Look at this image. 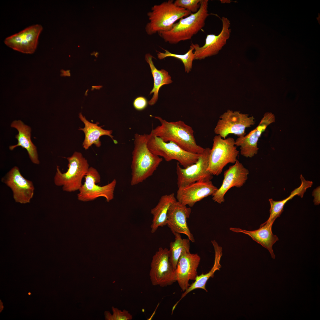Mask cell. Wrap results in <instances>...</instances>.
Returning a JSON list of instances; mask_svg holds the SVG:
<instances>
[{
    "instance_id": "obj_12",
    "label": "cell",
    "mask_w": 320,
    "mask_h": 320,
    "mask_svg": "<svg viewBox=\"0 0 320 320\" xmlns=\"http://www.w3.org/2000/svg\"><path fill=\"white\" fill-rule=\"evenodd\" d=\"M221 21L222 29L218 35H207L205 44L201 47L198 44H191L195 50L194 60H202L217 55L226 44L231 32L230 28V22L227 18L224 17H222Z\"/></svg>"
},
{
    "instance_id": "obj_15",
    "label": "cell",
    "mask_w": 320,
    "mask_h": 320,
    "mask_svg": "<svg viewBox=\"0 0 320 320\" xmlns=\"http://www.w3.org/2000/svg\"><path fill=\"white\" fill-rule=\"evenodd\" d=\"M176 199L185 205L192 207L197 202L212 194L218 188L211 180L199 181L178 188Z\"/></svg>"
},
{
    "instance_id": "obj_31",
    "label": "cell",
    "mask_w": 320,
    "mask_h": 320,
    "mask_svg": "<svg viewBox=\"0 0 320 320\" xmlns=\"http://www.w3.org/2000/svg\"><path fill=\"white\" fill-rule=\"evenodd\" d=\"M148 104V102L146 98L140 96L135 99L133 102V106L136 110L141 111L146 108Z\"/></svg>"
},
{
    "instance_id": "obj_29",
    "label": "cell",
    "mask_w": 320,
    "mask_h": 320,
    "mask_svg": "<svg viewBox=\"0 0 320 320\" xmlns=\"http://www.w3.org/2000/svg\"><path fill=\"white\" fill-rule=\"evenodd\" d=\"M113 314L109 311L104 312L105 319L106 320H131L132 319V316L129 312L124 309L121 311L117 308L112 307Z\"/></svg>"
},
{
    "instance_id": "obj_21",
    "label": "cell",
    "mask_w": 320,
    "mask_h": 320,
    "mask_svg": "<svg viewBox=\"0 0 320 320\" xmlns=\"http://www.w3.org/2000/svg\"><path fill=\"white\" fill-rule=\"evenodd\" d=\"M11 127L16 129L18 133L15 136L18 140L17 144L10 146L9 149L13 150L17 147L20 146L27 150L30 159L33 164H39L40 161L38 159L36 147L33 143L31 139V127L20 120L13 121L11 124Z\"/></svg>"
},
{
    "instance_id": "obj_10",
    "label": "cell",
    "mask_w": 320,
    "mask_h": 320,
    "mask_svg": "<svg viewBox=\"0 0 320 320\" xmlns=\"http://www.w3.org/2000/svg\"><path fill=\"white\" fill-rule=\"evenodd\" d=\"M214 129V132L223 139L233 134L241 137L246 135L245 129L255 124L253 116L239 111L228 110L221 115Z\"/></svg>"
},
{
    "instance_id": "obj_19",
    "label": "cell",
    "mask_w": 320,
    "mask_h": 320,
    "mask_svg": "<svg viewBox=\"0 0 320 320\" xmlns=\"http://www.w3.org/2000/svg\"><path fill=\"white\" fill-rule=\"evenodd\" d=\"M191 212L190 207H187L177 200L172 204L169 209L167 225L174 234L175 233L185 234L190 241L194 242L195 239L187 222Z\"/></svg>"
},
{
    "instance_id": "obj_2",
    "label": "cell",
    "mask_w": 320,
    "mask_h": 320,
    "mask_svg": "<svg viewBox=\"0 0 320 320\" xmlns=\"http://www.w3.org/2000/svg\"><path fill=\"white\" fill-rule=\"evenodd\" d=\"M161 124L153 129L151 132L166 142L171 141L183 150L189 152L201 153L203 148L198 145L194 135L192 128L183 121L169 122L160 117H154Z\"/></svg>"
},
{
    "instance_id": "obj_6",
    "label": "cell",
    "mask_w": 320,
    "mask_h": 320,
    "mask_svg": "<svg viewBox=\"0 0 320 320\" xmlns=\"http://www.w3.org/2000/svg\"><path fill=\"white\" fill-rule=\"evenodd\" d=\"M239 153L233 138L229 137L224 139L216 135L213 138L211 149L208 171L213 175H219L228 164L236 162Z\"/></svg>"
},
{
    "instance_id": "obj_26",
    "label": "cell",
    "mask_w": 320,
    "mask_h": 320,
    "mask_svg": "<svg viewBox=\"0 0 320 320\" xmlns=\"http://www.w3.org/2000/svg\"><path fill=\"white\" fill-rule=\"evenodd\" d=\"M153 58L150 53L146 54L145 55V60L149 65L154 80L153 88L150 93V95L153 93V95L148 102L150 105H154L157 102L160 88L163 85L172 82L171 77L167 71L163 69L159 70L155 67L152 60Z\"/></svg>"
},
{
    "instance_id": "obj_22",
    "label": "cell",
    "mask_w": 320,
    "mask_h": 320,
    "mask_svg": "<svg viewBox=\"0 0 320 320\" xmlns=\"http://www.w3.org/2000/svg\"><path fill=\"white\" fill-rule=\"evenodd\" d=\"M79 117L84 124L83 128H80L79 130L82 131L85 134L83 146L85 150L88 149L93 144L95 145L97 147H100L101 145L100 138L103 135L109 136L115 144L117 143L112 135V130L103 129L102 126L98 125L99 124L98 122L94 123L89 122L81 113H79Z\"/></svg>"
},
{
    "instance_id": "obj_1",
    "label": "cell",
    "mask_w": 320,
    "mask_h": 320,
    "mask_svg": "<svg viewBox=\"0 0 320 320\" xmlns=\"http://www.w3.org/2000/svg\"><path fill=\"white\" fill-rule=\"evenodd\" d=\"M149 134L136 133L131 164V185L134 186L143 182L152 176L162 161L163 159L152 153L147 143Z\"/></svg>"
},
{
    "instance_id": "obj_23",
    "label": "cell",
    "mask_w": 320,
    "mask_h": 320,
    "mask_svg": "<svg viewBox=\"0 0 320 320\" xmlns=\"http://www.w3.org/2000/svg\"><path fill=\"white\" fill-rule=\"evenodd\" d=\"M177 200L174 193L165 194L161 197L156 205L151 209V213L153 216L151 225L152 233H154L159 227L167 225L169 209L172 204Z\"/></svg>"
},
{
    "instance_id": "obj_4",
    "label": "cell",
    "mask_w": 320,
    "mask_h": 320,
    "mask_svg": "<svg viewBox=\"0 0 320 320\" xmlns=\"http://www.w3.org/2000/svg\"><path fill=\"white\" fill-rule=\"evenodd\" d=\"M191 13L176 6L173 0L155 5L147 13L149 22L145 25V31L148 35H152L159 32L169 31L177 20Z\"/></svg>"
},
{
    "instance_id": "obj_3",
    "label": "cell",
    "mask_w": 320,
    "mask_h": 320,
    "mask_svg": "<svg viewBox=\"0 0 320 320\" xmlns=\"http://www.w3.org/2000/svg\"><path fill=\"white\" fill-rule=\"evenodd\" d=\"M208 4V0H201L197 12L180 19L170 31L158 33L165 42L171 44L191 39L205 25V20L209 15Z\"/></svg>"
},
{
    "instance_id": "obj_11",
    "label": "cell",
    "mask_w": 320,
    "mask_h": 320,
    "mask_svg": "<svg viewBox=\"0 0 320 320\" xmlns=\"http://www.w3.org/2000/svg\"><path fill=\"white\" fill-rule=\"evenodd\" d=\"M210 151L209 148H205L197 161L186 168H182L177 163L178 188L199 181L211 180L213 175L207 169Z\"/></svg>"
},
{
    "instance_id": "obj_5",
    "label": "cell",
    "mask_w": 320,
    "mask_h": 320,
    "mask_svg": "<svg viewBox=\"0 0 320 320\" xmlns=\"http://www.w3.org/2000/svg\"><path fill=\"white\" fill-rule=\"evenodd\" d=\"M67 159L68 162L67 171L62 172L57 166L54 180L55 185L62 186L64 191L70 192L79 190L82 185V179L88 170L89 164L79 152H75Z\"/></svg>"
},
{
    "instance_id": "obj_13",
    "label": "cell",
    "mask_w": 320,
    "mask_h": 320,
    "mask_svg": "<svg viewBox=\"0 0 320 320\" xmlns=\"http://www.w3.org/2000/svg\"><path fill=\"white\" fill-rule=\"evenodd\" d=\"M1 181L11 189L16 202L28 203L33 197L35 188L33 182L25 178L17 166L7 172L1 178Z\"/></svg>"
},
{
    "instance_id": "obj_25",
    "label": "cell",
    "mask_w": 320,
    "mask_h": 320,
    "mask_svg": "<svg viewBox=\"0 0 320 320\" xmlns=\"http://www.w3.org/2000/svg\"><path fill=\"white\" fill-rule=\"evenodd\" d=\"M300 178L301 183L300 186L293 190L287 198L278 201H274L272 199H269L271 205L270 215L267 222L273 224L275 220L280 216L284 210V205L288 201L296 195L303 198L307 189L311 187L313 184L312 181L306 180L301 175Z\"/></svg>"
},
{
    "instance_id": "obj_32",
    "label": "cell",
    "mask_w": 320,
    "mask_h": 320,
    "mask_svg": "<svg viewBox=\"0 0 320 320\" xmlns=\"http://www.w3.org/2000/svg\"><path fill=\"white\" fill-rule=\"evenodd\" d=\"M312 195L314 197L313 202L316 205L320 204V187H318L313 191Z\"/></svg>"
},
{
    "instance_id": "obj_14",
    "label": "cell",
    "mask_w": 320,
    "mask_h": 320,
    "mask_svg": "<svg viewBox=\"0 0 320 320\" xmlns=\"http://www.w3.org/2000/svg\"><path fill=\"white\" fill-rule=\"evenodd\" d=\"M43 29L40 24L31 25L6 37L4 43L14 50L24 53L32 54L36 49L39 37Z\"/></svg>"
},
{
    "instance_id": "obj_20",
    "label": "cell",
    "mask_w": 320,
    "mask_h": 320,
    "mask_svg": "<svg viewBox=\"0 0 320 320\" xmlns=\"http://www.w3.org/2000/svg\"><path fill=\"white\" fill-rule=\"evenodd\" d=\"M273 224L266 221L262 224L256 230L248 231L239 228H231L230 230L236 233H242L248 235L252 239L269 252L272 257L274 259L275 255L273 250V245L279 240L278 237L274 235L272 231Z\"/></svg>"
},
{
    "instance_id": "obj_24",
    "label": "cell",
    "mask_w": 320,
    "mask_h": 320,
    "mask_svg": "<svg viewBox=\"0 0 320 320\" xmlns=\"http://www.w3.org/2000/svg\"><path fill=\"white\" fill-rule=\"evenodd\" d=\"M212 245L214 249L215 254L213 266L208 273L205 274L202 273L196 276L194 281L190 285L187 290L184 292L181 295L180 299L173 306L172 310V311H174L180 300L191 292L198 289H203L206 292L207 291L206 288V284L207 281L210 277H213L215 271L217 270H219L220 268L221 267L220 264V260L222 255V247L219 246L217 242L213 243Z\"/></svg>"
},
{
    "instance_id": "obj_18",
    "label": "cell",
    "mask_w": 320,
    "mask_h": 320,
    "mask_svg": "<svg viewBox=\"0 0 320 320\" xmlns=\"http://www.w3.org/2000/svg\"><path fill=\"white\" fill-rule=\"evenodd\" d=\"M200 260L197 254L191 253L186 250L183 252L179 258L176 269L177 281L183 292L190 286V280L194 281L198 276L197 270Z\"/></svg>"
},
{
    "instance_id": "obj_30",
    "label": "cell",
    "mask_w": 320,
    "mask_h": 320,
    "mask_svg": "<svg viewBox=\"0 0 320 320\" xmlns=\"http://www.w3.org/2000/svg\"><path fill=\"white\" fill-rule=\"evenodd\" d=\"M201 0H176L174 1L176 6L183 8L192 13L198 12L200 7Z\"/></svg>"
},
{
    "instance_id": "obj_9",
    "label": "cell",
    "mask_w": 320,
    "mask_h": 320,
    "mask_svg": "<svg viewBox=\"0 0 320 320\" xmlns=\"http://www.w3.org/2000/svg\"><path fill=\"white\" fill-rule=\"evenodd\" d=\"M85 177V182L79 190V192L77 194L79 200L88 201L103 197L109 202L113 199L114 191L117 183L116 179L104 186L96 184V183L100 182L101 177L97 170L92 167L89 168Z\"/></svg>"
},
{
    "instance_id": "obj_8",
    "label": "cell",
    "mask_w": 320,
    "mask_h": 320,
    "mask_svg": "<svg viewBox=\"0 0 320 320\" xmlns=\"http://www.w3.org/2000/svg\"><path fill=\"white\" fill-rule=\"evenodd\" d=\"M149 275L153 286L163 287L177 281L176 270L169 260L168 249L160 247L153 255Z\"/></svg>"
},
{
    "instance_id": "obj_17",
    "label": "cell",
    "mask_w": 320,
    "mask_h": 320,
    "mask_svg": "<svg viewBox=\"0 0 320 320\" xmlns=\"http://www.w3.org/2000/svg\"><path fill=\"white\" fill-rule=\"evenodd\" d=\"M275 121L274 115L271 113H265L257 126L244 136L238 137L235 141V145L240 146V153L246 158H252L257 154L259 148L257 143L259 138L267 127Z\"/></svg>"
},
{
    "instance_id": "obj_7",
    "label": "cell",
    "mask_w": 320,
    "mask_h": 320,
    "mask_svg": "<svg viewBox=\"0 0 320 320\" xmlns=\"http://www.w3.org/2000/svg\"><path fill=\"white\" fill-rule=\"evenodd\" d=\"M147 145L154 155L163 157L167 161L176 160L183 168L196 162L200 155L187 151L172 142H164L151 132L149 134Z\"/></svg>"
},
{
    "instance_id": "obj_28",
    "label": "cell",
    "mask_w": 320,
    "mask_h": 320,
    "mask_svg": "<svg viewBox=\"0 0 320 320\" xmlns=\"http://www.w3.org/2000/svg\"><path fill=\"white\" fill-rule=\"evenodd\" d=\"M165 51L164 53L156 51L158 52L157 57L160 60L164 59L167 57H172L180 60L184 65L185 71L188 73L191 71L192 67L193 62L194 60L195 56L193 52L194 48L191 45L188 51L184 55H179L172 53L169 51L161 48Z\"/></svg>"
},
{
    "instance_id": "obj_27",
    "label": "cell",
    "mask_w": 320,
    "mask_h": 320,
    "mask_svg": "<svg viewBox=\"0 0 320 320\" xmlns=\"http://www.w3.org/2000/svg\"><path fill=\"white\" fill-rule=\"evenodd\" d=\"M175 240L170 243L169 255V260L176 270L177 265L182 254L184 251H190V241L188 239H183L180 233L174 234Z\"/></svg>"
},
{
    "instance_id": "obj_16",
    "label": "cell",
    "mask_w": 320,
    "mask_h": 320,
    "mask_svg": "<svg viewBox=\"0 0 320 320\" xmlns=\"http://www.w3.org/2000/svg\"><path fill=\"white\" fill-rule=\"evenodd\" d=\"M248 170L237 160L224 173V179L220 187L212 194L215 201L221 204L224 201V196L227 191L233 187L240 188L248 178Z\"/></svg>"
}]
</instances>
